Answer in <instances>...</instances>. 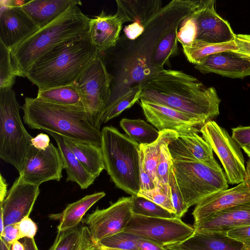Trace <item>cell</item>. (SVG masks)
I'll return each instance as SVG.
<instances>
[{
	"label": "cell",
	"mask_w": 250,
	"mask_h": 250,
	"mask_svg": "<svg viewBox=\"0 0 250 250\" xmlns=\"http://www.w3.org/2000/svg\"><path fill=\"white\" fill-rule=\"evenodd\" d=\"M120 125L127 135L140 145L151 144L160 135L157 129L143 120L123 118Z\"/></svg>",
	"instance_id": "cell-34"
},
{
	"label": "cell",
	"mask_w": 250,
	"mask_h": 250,
	"mask_svg": "<svg viewBox=\"0 0 250 250\" xmlns=\"http://www.w3.org/2000/svg\"><path fill=\"white\" fill-rule=\"evenodd\" d=\"M21 240L25 247V250H39L34 238H23Z\"/></svg>",
	"instance_id": "cell-51"
},
{
	"label": "cell",
	"mask_w": 250,
	"mask_h": 250,
	"mask_svg": "<svg viewBox=\"0 0 250 250\" xmlns=\"http://www.w3.org/2000/svg\"><path fill=\"white\" fill-rule=\"evenodd\" d=\"M242 149L249 157V159H250V146L243 147Z\"/></svg>",
	"instance_id": "cell-57"
},
{
	"label": "cell",
	"mask_w": 250,
	"mask_h": 250,
	"mask_svg": "<svg viewBox=\"0 0 250 250\" xmlns=\"http://www.w3.org/2000/svg\"><path fill=\"white\" fill-rule=\"evenodd\" d=\"M143 87L138 85L131 87L123 95L105 114L101 120V125L117 117L125 109L131 107L142 95Z\"/></svg>",
	"instance_id": "cell-36"
},
{
	"label": "cell",
	"mask_w": 250,
	"mask_h": 250,
	"mask_svg": "<svg viewBox=\"0 0 250 250\" xmlns=\"http://www.w3.org/2000/svg\"><path fill=\"white\" fill-rule=\"evenodd\" d=\"M131 196L132 211L134 214L151 217H175L167 210L143 197L138 195Z\"/></svg>",
	"instance_id": "cell-35"
},
{
	"label": "cell",
	"mask_w": 250,
	"mask_h": 250,
	"mask_svg": "<svg viewBox=\"0 0 250 250\" xmlns=\"http://www.w3.org/2000/svg\"><path fill=\"white\" fill-rule=\"evenodd\" d=\"M231 130V137L240 148L250 146V126H239Z\"/></svg>",
	"instance_id": "cell-43"
},
{
	"label": "cell",
	"mask_w": 250,
	"mask_h": 250,
	"mask_svg": "<svg viewBox=\"0 0 250 250\" xmlns=\"http://www.w3.org/2000/svg\"><path fill=\"white\" fill-rule=\"evenodd\" d=\"M214 0H201L181 21L177 39L182 46L193 42L222 43L233 41L235 34L229 23L216 12Z\"/></svg>",
	"instance_id": "cell-8"
},
{
	"label": "cell",
	"mask_w": 250,
	"mask_h": 250,
	"mask_svg": "<svg viewBox=\"0 0 250 250\" xmlns=\"http://www.w3.org/2000/svg\"><path fill=\"white\" fill-rule=\"evenodd\" d=\"M7 185L6 182L5 180L2 177L1 174H0V203L3 202L4 200L5 199L7 194Z\"/></svg>",
	"instance_id": "cell-52"
},
{
	"label": "cell",
	"mask_w": 250,
	"mask_h": 250,
	"mask_svg": "<svg viewBox=\"0 0 250 250\" xmlns=\"http://www.w3.org/2000/svg\"><path fill=\"white\" fill-rule=\"evenodd\" d=\"M116 14L124 23H137L145 27L152 17L163 7L161 0H116Z\"/></svg>",
	"instance_id": "cell-25"
},
{
	"label": "cell",
	"mask_w": 250,
	"mask_h": 250,
	"mask_svg": "<svg viewBox=\"0 0 250 250\" xmlns=\"http://www.w3.org/2000/svg\"><path fill=\"white\" fill-rule=\"evenodd\" d=\"M200 129L178 133V137L192 155L194 160L210 167L222 168L214 157L209 144L198 134Z\"/></svg>",
	"instance_id": "cell-30"
},
{
	"label": "cell",
	"mask_w": 250,
	"mask_h": 250,
	"mask_svg": "<svg viewBox=\"0 0 250 250\" xmlns=\"http://www.w3.org/2000/svg\"><path fill=\"white\" fill-rule=\"evenodd\" d=\"M45 132L50 135L56 142L66 172V181L74 182L83 189L88 188L96 178L88 172L77 159L66 144L63 136L49 131Z\"/></svg>",
	"instance_id": "cell-24"
},
{
	"label": "cell",
	"mask_w": 250,
	"mask_h": 250,
	"mask_svg": "<svg viewBox=\"0 0 250 250\" xmlns=\"http://www.w3.org/2000/svg\"><path fill=\"white\" fill-rule=\"evenodd\" d=\"M111 78L99 55L86 66L76 83L83 104L94 127L100 129V121L111 96Z\"/></svg>",
	"instance_id": "cell-10"
},
{
	"label": "cell",
	"mask_w": 250,
	"mask_h": 250,
	"mask_svg": "<svg viewBox=\"0 0 250 250\" xmlns=\"http://www.w3.org/2000/svg\"><path fill=\"white\" fill-rule=\"evenodd\" d=\"M11 250H25L23 243L19 240L14 242L11 246Z\"/></svg>",
	"instance_id": "cell-53"
},
{
	"label": "cell",
	"mask_w": 250,
	"mask_h": 250,
	"mask_svg": "<svg viewBox=\"0 0 250 250\" xmlns=\"http://www.w3.org/2000/svg\"><path fill=\"white\" fill-rule=\"evenodd\" d=\"M200 0H173L163 6L148 21L143 33L122 52L112 48L99 55L111 78V96L104 110L107 112L131 88L142 85L152 74L151 56L160 39L178 27L182 20L198 5Z\"/></svg>",
	"instance_id": "cell-1"
},
{
	"label": "cell",
	"mask_w": 250,
	"mask_h": 250,
	"mask_svg": "<svg viewBox=\"0 0 250 250\" xmlns=\"http://www.w3.org/2000/svg\"><path fill=\"white\" fill-rule=\"evenodd\" d=\"M99 250H120L108 248L104 247L101 246L99 245Z\"/></svg>",
	"instance_id": "cell-58"
},
{
	"label": "cell",
	"mask_w": 250,
	"mask_h": 250,
	"mask_svg": "<svg viewBox=\"0 0 250 250\" xmlns=\"http://www.w3.org/2000/svg\"><path fill=\"white\" fill-rule=\"evenodd\" d=\"M88 35L62 43L40 58L26 77L39 89L72 84L98 55Z\"/></svg>",
	"instance_id": "cell-4"
},
{
	"label": "cell",
	"mask_w": 250,
	"mask_h": 250,
	"mask_svg": "<svg viewBox=\"0 0 250 250\" xmlns=\"http://www.w3.org/2000/svg\"><path fill=\"white\" fill-rule=\"evenodd\" d=\"M140 99L161 104L205 124L219 114L221 100L215 88L207 87L181 71L163 69L146 81Z\"/></svg>",
	"instance_id": "cell-2"
},
{
	"label": "cell",
	"mask_w": 250,
	"mask_h": 250,
	"mask_svg": "<svg viewBox=\"0 0 250 250\" xmlns=\"http://www.w3.org/2000/svg\"><path fill=\"white\" fill-rule=\"evenodd\" d=\"M165 250H184L177 249V248H175L173 247H168V248H166Z\"/></svg>",
	"instance_id": "cell-59"
},
{
	"label": "cell",
	"mask_w": 250,
	"mask_h": 250,
	"mask_svg": "<svg viewBox=\"0 0 250 250\" xmlns=\"http://www.w3.org/2000/svg\"><path fill=\"white\" fill-rule=\"evenodd\" d=\"M49 136L43 133L38 134L35 137H33L31 140V145L39 150H45L50 144Z\"/></svg>",
	"instance_id": "cell-50"
},
{
	"label": "cell",
	"mask_w": 250,
	"mask_h": 250,
	"mask_svg": "<svg viewBox=\"0 0 250 250\" xmlns=\"http://www.w3.org/2000/svg\"><path fill=\"white\" fill-rule=\"evenodd\" d=\"M184 53L188 61L195 65L198 64L206 57L218 52L238 49L234 41L222 43H208L193 42L182 46Z\"/></svg>",
	"instance_id": "cell-33"
},
{
	"label": "cell",
	"mask_w": 250,
	"mask_h": 250,
	"mask_svg": "<svg viewBox=\"0 0 250 250\" xmlns=\"http://www.w3.org/2000/svg\"><path fill=\"white\" fill-rule=\"evenodd\" d=\"M164 144L161 147L157 167L158 184H168L169 172L172 164V159L168 145Z\"/></svg>",
	"instance_id": "cell-41"
},
{
	"label": "cell",
	"mask_w": 250,
	"mask_h": 250,
	"mask_svg": "<svg viewBox=\"0 0 250 250\" xmlns=\"http://www.w3.org/2000/svg\"><path fill=\"white\" fill-rule=\"evenodd\" d=\"M140 190H151L156 187V185L146 170L140 163Z\"/></svg>",
	"instance_id": "cell-49"
},
{
	"label": "cell",
	"mask_w": 250,
	"mask_h": 250,
	"mask_svg": "<svg viewBox=\"0 0 250 250\" xmlns=\"http://www.w3.org/2000/svg\"><path fill=\"white\" fill-rule=\"evenodd\" d=\"M74 5L11 49L17 76L26 77L33 64L58 45L88 34L90 18Z\"/></svg>",
	"instance_id": "cell-3"
},
{
	"label": "cell",
	"mask_w": 250,
	"mask_h": 250,
	"mask_svg": "<svg viewBox=\"0 0 250 250\" xmlns=\"http://www.w3.org/2000/svg\"><path fill=\"white\" fill-rule=\"evenodd\" d=\"M0 250H11V246L0 237Z\"/></svg>",
	"instance_id": "cell-55"
},
{
	"label": "cell",
	"mask_w": 250,
	"mask_h": 250,
	"mask_svg": "<svg viewBox=\"0 0 250 250\" xmlns=\"http://www.w3.org/2000/svg\"><path fill=\"white\" fill-rule=\"evenodd\" d=\"M39 193V186L25 183L18 177L0 203L5 226L29 217Z\"/></svg>",
	"instance_id": "cell-15"
},
{
	"label": "cell",
	"mask_w": 250,
	"mask_h": 250,
	"mask_svg": "<svg viewBox=\"0 0 250 250\" xmlns=\"http://www.w3.org/2000/svg\"><path fill=\"white\" fill-rule=\"evenodd\" d=\"M17 75L11 56V49L0 42V91L11 89Z\"/></svg>",
	"instance_id": "cell-37"
},
{
	"label": "cell",
	"mask_w": 250,
	"mask_h": 250,
	"mask_svg": "<svg viewBox=\"0 0 250 250\" xmlns=\"http://www.w3.org/2000/svg\"><path fill=\"white\" fill-rule=\"evenodd\" d=\"M37 97L59 105L83 106L81 93L76 83L57 87L39 89Z\"/></svg>",
	"instance_id": "cell-32"
},
{
	"label": "cell",
	"mask_w": 250,
	"mask_h": 250,
	"mask_svg": "<svg viewBox=\"0 0 250 250\" xmlns=\"http://www.w3.org/2000/svg\"><path fill=\"white\" fill-rule=\"evenodd\" d=\"M178 137V133L171 130H165L160 132L158 138L153 143L140 145V163L151 176L157 186V167L162 146L169 143Z\"/></svg>",
	"instance_id": "cell-29"
},
{
	"label": "cell",
	"mask_w": 250,
	"mask_h": 250,
	"mask_svg": "<svg viewBox=\"0 0 250 250\" xmlns=\"http://www.w3.org/2000/svg\"><path fill=\"white\" fill-rule=\"evenodd\" d=\"M105 169L119 188L138 195L140 185V145L113 126L101 131Z\"/></svg>",
	"instance_id": "cell-6"
},
{
	"label": "cell",
	"mask_w": 250,
	"mask_h": 250,
	"mask_svg": "<svg viewBox=\"0 0 250 250\" xmlns=\"http://www.w3.org/2000/svg\"><path fill=\"white\" fill-rule=\"evenodd\" d=\"M145 27L137 23H131L125 26L124 32L127 39L134 40L143 33Z\"/></svg>",
	"instance_id": "cell-48"
},
{
	"label": "cell",
	"mask_w": 250,
	"mask_h": 250,
	"mask_svg": "<svg viewBox=\"0 0 250 250\" xmlns=\"http://www.w3.org/2000/svg\"><path fill=\"white\" fill-rule=\"evenodd\" d=\"M172 165L188 209L206 196L228 188L227 178L222 168H213L190 160L172 159Z\"/></svg>",
	"instance_id": "cell-9"
},
{
	"label": "cell",
	"mask_w": 250,
	"mask_h": 250,
	"mask_svg": "<svg viewBox=\"0 0 250 250\" xmlns=\"http://www.w3.org/2000/svg\"><path fill=\"white\" fill-rule=\"evenodd\" d=\"M21 108L24 122L31 129L55 132L101 147V131L93 126L83 105H62L26 97Z\"/></svg>",
	"instance_id": "cell-5"
},
{
	"label": "cell",
	"mask_w": 250,
	"mask_h": 250,
	"mask_svg": "<svg viewBox=\"0 0 250 250\" xmlns=\"http://www.w3.org/2000/svg\"><path fill=\"white\" fill-rule=\"evenodd\" d=\"M184 250H250L240 242L222 233H197L172 247Z\"/></svg>",
	"instance_id": "cell-23"
},
{
	"label": "cell",
	"mask_w": 250,
	"mask_h": 250,
	"mask_svg": "<svg viewBox=\"0 0 250 250\" xmlns=\"http://www.w3.org/2000/svg\"><path fill=\"white\" fill-rule=\"evenodd\" d=\"M12 89L0 91V157L20 174L32 137L24 128Z\"/></svg>",
	"instance_id": "cell-7"
},
{
	"label": "cell",
	"mask_w": 250,
	"mask_h": 250,
	"mask_svg": "<svg viewBox=\"0 0 250 250\" xmlns=\"http://www.w3.org/2000/svg\"><path fill=\"white\" fill-rule=\"evenodd\" d=\"M48 250H99V244L92 238L86 226L64 231H57Z\"/></svg>",
	"instance_id": "cell-27"
},
{
	"label": "cell",
	"mask_w": 250,
	"mask_h": 250,
	"mask_svg": "<svg viewBox=\"0 0 250 250\" xmlns=\"http://www.w3.org/2000/svg\"><path fill=\"white\" fill-rule=\"evenodd\" d=\"M123 24L116 14L106 15L104 11L90 19L88 35L99 53L116 46Z\"/></svg>",
	"instance_id": "cell-21"
},
{
	"label": "cell",
	"mask_w": 250,
	"mask_h": 250,
	"mask_svg": "<svg viewBox=\"0 0 250 250\" xmlns=\"http://www.w3.org/2000/svg\"><path fill=\"white\" fill-rule=\"evenodd\" d=\"M200 132L220 160L228 183L242 182L246 173L244 158L240 147L228 132L213 120L207 122Z\"/></svg>",
	"instance_id": "cell-12"
},
{
	"label": "cell",
	"mask_w": 250,
	"mask_h": 250,
	"mask_svg": "<svg viewBox=\"0 0 250 250\" xmlns=\"http://www.w3.org/2000/svg\"><path fill=\"white\" fill-rule=\"evenodd\" d=\"M135 240L139 250H165L166 248L148 239L136 235Z\"/></svg>",
	"instance_id": "cell-47"
},
{
	"label": "cell",
	"mask_w": 250,
	"mask_h": 250,
	"mask_svg": "<svg viewBox=\"0 0 250 250\" xmlns=\"http://www.w3.org/2000/svg\"><path fill=\"white\" fill-rule=\"evenodd\" d=\"M82 4L78 0H34L21 6L22 9L39 28L58 18L69 7Z\"/></svg>",
	"instance_id": "cell-22"
},
{
	"label": "cell",
	"mask_w": 250,
	"mask_h": 250,
	"mask_svg": "<svg viewBox=\"0 0 250 250\" xmlns=\"http://www.w3.org/2000/svg\"><path fill=\"white\" fill-rule=\"evenodd\" d=\"M5 225L3 219V213L2 211H0V235L2 234L4 229Z\"/></svg>",
	"instance_id": "cell-56"
},
{
	"label": "cell",
	"mask_w": 250,
	"mask_h": 250,
	"mask_svg": "<svg viewBox=\"0 0 250 250\" xmlns=\"http://www.w3.org/2000/svg\"><path fill=\"white\" fill-rule=\"evenodd\" d=\"M18 229L21 239L33 238L37 233L38 227L31 218L25 217L18 223Z\"/></svg>",
	"instance_id": "cell-44"
},
{
	"label": "cell",
	"mask_w": 250,
	"mask_h": 250,
	"mask_svg": "<svg viewBox=\"0 0 250 250\" xmlns=\"http://www.w3.org/2000/svg\"><path fill=\"white\" fill-rule=\"evenodd\" d=\"M168 185L170 188L171 200L175 210L174 216L181 219L188 209L184 205L182 193L174 172L172 164L169 172Z\"/></svg>",
	"instance_id": "cell-40"
},
{
	"label": "cell",
	"mask_w": 250,
	"mask_h": 250,
	"mask_svg": "<svg viewBox=\"0 0 250 250\" xmlns=\"http://www.w3.org/2000/svg\"><path fill=\"white\" fill-rule=\"evenodd\" d=\"M141 100V106L148 122L161 132L171 130L178 133L196 130L205 124L201 121L167 106Z\"/></svg>",
	"instance_id": "cell-16"
},
{
	"label": "cell",
	"mask_w": 250,
	"mask_h": 250,
	"mask_svg": "<svg viewBox=\"0 0 250 250\" xmlns=\"http://www.w3.org/2000/svg\"><path fill=\"white\" fill-rule=\"evenodd\" d=\"M250 225V201L217 212L194 224V233L226 234L233 229Z\"/></svg>",
	"instance_id": "cell-20"
},
{
	"label": "cell",
	"mask_w": 250,
	"mask_h": 250,
	"mask_svg": "<svg viewBox=\"0 0 250 250\" xmlns=\"http://www.w3.org/2000/svg\"><path fill=\"white\" fill-rule=\"evenodd\" d=\"M194 67L203 74L215 73L231 78H243L250 76V57L235 51H225L206 57Z\"/></svg>",
	"instance_id": "cell-19"
},
{
	"label": "cell",
	"mask_w": 250,
	"mask_h": 250,
	"mask_svg": "<svg viewBox=\"0 0 250 250\" xmlns=\"http://www.w3.org/2000/svg\"><path fill=\"white\" fill-rule=\"evenodd\" d=\"M244 180L250 187V159H249L247 163L246 173Z\"/></svg>",
	"instance_id": "cell-54"
},
{
	"label": "cell",
	"mask_w": 250,
	"mask_h": 250,
	"mask_svg": "<svg viewBox=\"0 0 250 250\" xmlns=\"http://www.w3.org/2000/svg\"><path fill=\"white\" fill-rule=\"evenodd\" d=\"M227 235L250 248V225L238 227L229 230Z\"/></svg>",
	"instance_id": "cell-42"
},
{
	"label": "cell",
	"mask_w": 250,
	"mask_h": 250,
	"mask_svg": "<svg viewBox=\"0 0 250 250\" xmlns=\"http://www.w3.org/2000/svg\"><path fill=\"white\" fill-rule=\"evenodd\" d=\"M138 195L153 202L174 215L175 210L172 203L170 188L168 184L160 183L151 190H140Z\"/></svg>",
	"instance_id": "cell-38"
},
{
	"label": "cell",
	"mask_w": 250,
	"mask_h": 250,
	"mask_svg": "<svg viewBox=\"0 0 250 250\" xmlns=\"http://www.w3.org/2000/svg\"><path fill=\"white\" fill-rule=\"evenodd\" d=\"M64 138L85 169L95 178L98 177L105 169L101 148L92 144Z\"/></svg>",
	"instance_id": "cell-28"
},
{
	"label": "cell",
	"mask_w": 250,
	"mask_h": 250,
	"mask_svg": "<svg viewBox=\"0 0 250 250\" xmlns=\"http://www.w3.org/2000/svg\"><path fill=\"white\" fill-rule=\"evenodd\" d=\"M39 28L21 6L0 5V42L11 49Z\"/></svg>",
	"instance_id": "cell-18"
},
{
	"label": "cell",
	"mask_w": 250,
	"mask_h": 250,
	"mask_svg": "<svg viewBox=\"0 0 250 250\" xmlns=\"http://www.w3.org/2000/svg\"><path fill=\"white\" fill-rule=\"evenodd\" d=\"M64 168L58 147L50 143L45 150L29 147L19 177L25 183L39 186L50 180L59 181Z\"/></svg>",
	"instance_id": "cell-13"
},
{
	"label": "cell",
	"mask_w": 250,
	"mask_h": 250,
	"mask_svg": "<svg viewBox=\"0 0 250 250\" xmlns=\"http://www.w3.org/2000/svg\"><path fill=\"white\" fill-rule=\"evenodd\" d=\"M124 231L148 239L166 248L190 237L194 233V228L175 217H151L133 213Z\"/></svg>",
	"instance_id": "cell-11"
},
{
	"label": "cell",
	"mask_w": 250,
	"mask_h": 250,
	"mask_svg": "<svg viewBox=\"0 0 250 250\" xmlns=\"http://www.w3.org/2000/svg\"><path fill=\"white\" fill-rule=\"evenodd\" d=\"M250 201V187L244 180L233 188L214 192L200 201L192 212L194 224L217 212Z\"/></svg>",
	"instance_id": "cell-17"
},
{
	"label": "cell",
	"mask_w": 250,
	"mask_h": 250,
	"mask_svg": "<svg viewBox=\"0 0 250 250\" xmlns=\"http://www.w3.org/2000/svg\"><path fill=\"white\" fill-rule=\"evenodd\" d=\"M0 235V237L11 246L14 242L21 239L18 229V223L5 226L2 234Z\"/></svg>",
	"instance_id": "cell-45"
},
{
	"label": "cell",
	"mask_w": 250,
	"mask_h": 250,
	"mask_svg": "<svg viewBox=\"0 0 250 250\" xmlns=\"http://www.w3.org/2000/svg\"><path fill=\"white\" fill-rule=\"evenodd\" d=\"M234 41L238 49L236 52L250 57V34H235Z\"/></svg>",
	"instance_id": "cell-46"
},
{
	"label": "cell",
	"mask_w": 250,
	"mask_h": 250,
	"mask_svg": "<svg viewBox=\"0 0 250 250\" xmlns=\"http://www.w3.org/2000/svg\"><path fill=\"white\" fill-rule=\"evenodd\" d=\"M132 196L122 197L107 208H97L84 219L93 239H102L124 230L132 216Z\"/></svg>",
	"instance_id": "cell-14"
},
{
	"label": "cell",
	"mask_w": 250,
	"mask_h": 250,
	"mask_svg": "<svg viewBox=\"0 0 250 250\" xmlns=\"http://www.w3.org/2000/svg\"><path fill=\"white\" fill-rule=\"evenodd\" d=\"M176 27L166 33L158 41L153 51L150 66L152 74L163 69L171 57L177 55L178 51Z\"/></svg>",
	"instance_id": "cell-31"
},
{
	"label": "cell",
	"mask_w": 250,
	"mask_h": 250,
	"mask_svg": "<svg viewBox=\"0 0 250 250\" xmlns=\"http://www.w3.org/2000/svg\"><path fill=\"white\" fill-rule=\"evenodd\" d=\"M105 195V193L103 191L86 195L67 205L61 213L50 215L51 218L59 220L58 231H66L77 228L86 212Z\"/></svg>",
	"instance_id": "cell-26"
},
{
	"label": "cell",
	"mask_w": 250,
	"mask_h": 250,
	"mask_svg": "<svg viewBox=\"0 0 250 250\" xmlns=\"http://www.w3.org/2000/svg\"><path fill=\"white\" fill-rule=\"evenodd\" d=\"M136 235L125 231L116 233L100 240L98 244L104 247L120 250H139Z\"/></svg>",
	"instance_id": "cell-39"
}]
</instances>
